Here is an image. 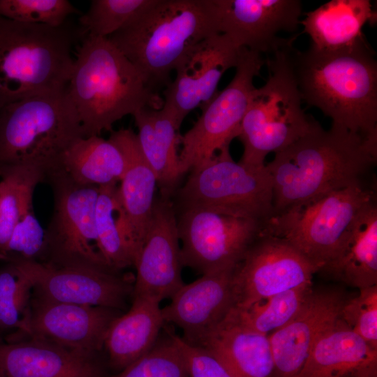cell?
<instances>
[{
  "label": "cell",
  "instance_id": "1",
  "mask_svg": "<svg viewBox=\"0 0 377 377\" xmlns=\"http://www.w3.org/2000/svg\"><path fill=\"white\" fill-rule=\"evenodd\" d=\"M376 160L377 140L320 126L265 165L272 180L274 214L329 192L367 184L364 177Z\"/></svg>",
  "mask_w": 377,
  "mask_h": 377
},
{
  "label": "cell",
  "instance_id": "2",
  "mask_svg": "<svg viewBox=\"0 0 377 377\" xmlns=\"http://www.w3.org/2000/svg\"><path fill=\"white\" fill-rule=\"evenodd\" d=\"M367 41L339 50L295 47L293 66L302 99L332 127L377 140V62Z\"/></svg>",
  "mask_w": 377,
  "mask_h": 377
},
{
  "label": "cell",
  "instance_id": "3",
  "mask_svg": "<svg viewBox=\"0 0 377 377\" xmlns=\"http://www.w3.org/2000/svg\"><path fill=\"white\" fill-rule=\"evenodd\" d=\"M219 33L216 0H154L108 38L158 93L171 82L182 57Z\"/></svg>",
  "mask_w": 377,
  "mask_h": 377
},
{
  "label": "cell",
  "instance_id": "4",
  "mask_svg": "<svg viewBox=\"0 0 377 377\" xmlns=\"http://www.w3.org/2000/svg\"><path fill=\"white\" fill-rule=\"evenodd\" d=\"M82 36L66 89L85 137L112 131L116 121L143 108H162L163 98L108 38Z\"/></svg>",
  "mask_w": 377,
  "mask_h": 377
},
{
  "label": "cell",
  "instance_id": "5",
  "mask_svg": "<svg viewBox=\"0 0 377 377\" xmlns=\"http://www.w3.org/2000/svg\"><path fill=\"white\" fill-rule=\"evenodd\" d=\"M286 38L265 61L268 78L253 90L238 138L244 147L239 161L264 166L271 152L281 151L320 125L302 108V96L293 66V41Z\"/></svg>",
  "mask_w": 377,
  "mask_h": 377
},
{
  "label": "cell",
  "instance_id": "6",
  "mask_svg": "<svg viewBox=\"0 0 377 377\" xmlns=\"http://www.w3.org/2000/svg\"><path fill=\"white\" fill-rule=\"evenodd\" d=\"M75 36L65 24L52 27L0 16V109L64 91L73 66Z\"/></svg>",
  "mask_w": 377,
  "mask_h": 377
},
{
  "label": "cell",
  "instance_id": "7",
  "mask_svg": "<svg viewBox=\"0 0 377 377\" xmlns=\"http://www.w3.org/2000/svg\"><path fill=\"white\" fill-rule=\"evenodd\" d=\"M84 137L66 89L11 103L0 109V170L27 166L45 175Z\"/></svg>",
  "mask_w": 377,
  "mask_h": 377
},
{
  "label": "cell",
  "instance_id": "8",
  "mask_svg": "<svg viewBox=\"0 0 377 377\" xmlns=\"http://www.w3.org/2000/svg\"><path fill=\"white\" fill-rule=\"evenodd\" d=\"M171 200L175 209L205 208L263 225L274 214L272 180L265 165L253 168L235 162L229 147L191 170Z\"/></svg>",
  "mask_w": 377,
  "mask_h": 377
},
{
  "label": "cell",
  "instance_id": "9",
  "mask_svg": "<svg viewBox=\"0 0 377 377\" xmlns=\"http://www.w3.org/2000/svg\"><path fill=\"white\" fill-rule=\"evenodd\" d=\"M375 199L367 184L334 191L274 213L263 230L286 241L321 269L334 257L360 212Z\"/></svg>",
  "mask_w": 377,
  "mask_h": 377
},
{
  "label": "cell",
  "instance_id": "10",
  "mask_svg": "<svg viewBox=\"0 0 377 377\" xmlns=\"http://www.w3.org/2000/svg\"><path fill=\"white\" fill-rule=\"evenodd\" d=\"M44 182L52 191L53 211L45 229L40 263L112 269L98 248L96 207L99 187L80 184L61 168L47 173Z\"/></svg>",
  "mask_w": 377,
  "mask_h": 377
},
{
  "label": "cell",
  "instance_id": "11",
  "mask_svg": "<svg viewBox=\"0 0 377 377\" xmlns=\"http://www.w3.org/2000/svg\"><path fill=\"white\" fill-rule=\"evenodd\" d=\"M265 61L261 54L240 47L235 73L230 82L202 108L195 124L179 135V154L182 175L209 161L238 135L250 97L253 79Z\"/></svg>",
  "mask_w": 377,
  "mask_h": 377
},
{
  "label": "cell",
  "instance_id": "12",
  "mask_svg": "<svg viewBox=\"0 0 377 377\" xmlns=\"http://www.w3.org/2000/svg\"><path fill=\"white\" fill-rule=\"evenodd\" d=\"M175 209L182 265L202 275L235 268L264 227L205 208Z\"/></svg>",
  "mask_w": 377,
  "mask_h": 377
},
{
  "label": "cell",
  "instance_id": "13",
  "mask_svg": "<svg viewBox=\"0 0 377 377\" xmlns=\"http://www.w3.org/2000/svg\"><path fill=\"white\" fill-rule=\"evenodd\" d=\"M320 269L286 241L263 228L233 272L234 306L245 307L312 283Z\"/></svg>",
  "mask_w": 377,
  "mask_h": 377
},
{
  "label": "cell",
  "instance_id": "14",
  "mask_svg": "<svg viewBox=\"0 0 377 377\" xmlns=\"http://www.w3.org/2000/svg\"><path fill=\"white\" fill-rule=\"evenodd\" d=\"M10 263L29 279L34 295L50 301L121 311L129 296L133 297L135 279L121 272L38 262Z\"/></svg>",
  "mask_w": 377,
  "mask_h": 377
},
{
  "label": "cell",
  "instance_id": "15",
  "mask_svg": "<svg viewBox=\"0 0 377 377\" xmlns=\"http://www.w3.org/2000/svg\"><path fill=\"white\" fill-rule=\"evenodd\" d=\"M114 309L58 302L32 295L22 331L10 342L24 339L68 350L98 355L106 332L121 313Z\"/></svg>",
  "mask_w": 377,
  "mask_h": 377
},
{
  "label": "cell",
  "instance_id": "16",
  "mask_svg": "<svg viewBox=\"0 0 377 377\" xmlns=\"http://www.w3.org/2000/svg\"><path fill=\"white\" fill-rule=\"evenodd\" d=\"M239 49L226 35H212L193 46L175 69V77L163 92L162 108L177 130L185 117L202 109L218 93L224 73L237 66Z\"/></svg>",
  "mask_w": 377,
  "mask_h": 377
},
{
  "label": "cell",
  "instance_id": "17",
  "mask_svg": "<svg viewBox=\"0 0 377 377\" xmlns=\"http://www.w3.org/2000/svg\"><path fill=\"white\" fill-rule=\"evenodd\" d=\"M134 267L136 276L133 297L159 302L171 299L185 284L175 209L171 198H155L144 244Z\"/></svg>",
  "mask_w": 377,
  "mask_h": 377
},
{
  "label": "cell",
  "instance_id": "18",
  "mask_svg": "<svg viewBox=\"0 0 377 377\" xmlns=\"http://www.w3.org/2000/svg\"><path fill=\"white\" fill-rule=\"evenodd\" d=\"M219 33L238 47L272 54L286 38L281 31L297 30L302 14L300 0H216Z\"/></svg>",
  "mask_w": 377,
  "mask_h": 377
},
{
  "label": "cell",
  "instance_id": "19",
  "mask_svg": "<svg viewBox=\"0 0 377 377\" xmlns=\"http://www.w3.org/2000/svg\"><path fill=\"white\" fill-rule=\"evenodd\" d=\"M345 296L335 290H312L297 314L269 337L273 377H295L318 337L339 318Z\"/></svg>",
  "mask_w": 377,
  "mask_h": 377
},
{
  "label": "cell",
  "instance_id": "20",
  "mask_svg": "<svg viewBox=\"0 0 377 377\" xmlns=\"http://www.w3.org/2000/svg\"><path fill=\"white\" fill-rule=\"evenodd\" d=\"M234 269L202 275L184 284L161 309L165 323H172L184 333L186 342L195 344L219 323L235 305Z\"/></svg>",
  "mask_w": 377,
  "mask_h": 377
},
{
  "label": "cell",
  "instance_id": "21",
  "mask_svg": "<svg viewBox=\"0 0 377 377\" xmlns=\"http://www.w3.org/2000/svg\"><path fill=\"white\" fill-rule=\"evenodd\" d=\"M0 377H107L98 355L31 339L0 341Z\"/></svg>",
  "mask_w": 377,
  "mask_h": 377
},
{
  "label": "cell",
  "instance_id": "22",
  "mask_svg": "<svg viewBox=\"0 0 377 377\" xmlns=\"http://www.w3.org/2000/svg\"><path fill=\"white\" fill-rule=\"evenodd\" d=\"M295 377H377V349L339 317L318 337Z\"/></svg>",
  "mask_w": 377,
  "mask_h": 377
},
{
  "label": "cell",
  "instance_id": "23",
  "mask_svg": "<svg viewBox=\"0 0 377 377\" xmlns=\"http://www.w3.org/2000/svg\"><path fill=\"white\" fill-rule=\"evenodd\" d=\"M192 345L211 353L233 377H273L269 337L244 327L228 315Z\"/></svg>",
  "mask_w": 377,
  "mask_h": 377
},
{
  "label": "cell",
  "instance_id": "24",
  "mask_svg": "<svg viewBox=\"0 0 377 377\" xmlns=\"http://www.w3.org/2000/svg\"><path fill=\"white\" fill-rule=\"evenodd\" d=\"M357 214L334 257L318 272L358 289L377 285V206Z\"/></svg>",
  "mask_w": 377,
  "mask_h": 377
},
{
  "label": "cell",
  "instance_id": "25",
  "mask_svg": "<svg viewBox=\"0 0 377 377\" xmlns=\"http://www.w3.org/2000/svg\"><path fill=\"white\" fill-rule=\"evenodd\" d=\"M160 303L151 298L134 296L129 310L112 322L103 348L112 368L121 371L154 346L165 325Z\"/></svg>",
  "mask_w": 377,
  "mask_h": 377
},
{
  "label": "cell",
  "instance_id": "26",
  "mask_svg": "<svg viewBox=\"0 0 377 377\" xmlns=\"http://www.w3.org/2000/svg\"><path fill=\"white\" fill-rule=\"evenodd\" d=\"M109 139L124 155L126 168L120 180L119 193L134 235L142 247L151 217L156 175L140 149L137 134L130 128L111 131Z\"/></svg>",
  "mask_w": 377,
  "mask_h": 377
},
{
  "label": "cell",
  "instance_id": "27",
  "mask_svg": "<svg viewBox=\"0 0 377 377\" xmlns=\"http://www.w3.org/2000/svg\"><path fill=\"white\" fill-rule=\"evenodd\" d=\"M133 116L140 149L156 175L160 195L172 199L183 176L177 153L178 130L174 121L162 108L145 107Z\"/></svg>",
  "mask_w": 377,
  "mask_h": 377
},
{
  "label": "cell",
  "instance_id": "28",
  "mask_svg": "<svg viewBox=\"0 0 377 377\" xmlns=\"http://www.w3.org/2000/svg\"><path fill=\"white\" fill-rule=\"evenodd\" d=\"M305 15L300 24L311 46L326 51L348 48L364 39L362 27L376 16L369 0H332Z\"/></svg>",
  "mask_w": 377,
  "mask_h": 377
},
{
  "label": "cell",
  "instance_id": "29",
  "mask_svg": "<svg viewBox=\"0 0 377 377\" xmlns=\"http://www.w3.org/2000/svg\"><path fill=\"white\" fill-rule=\"evenodd\" d=\"M99 253L111 269L134 266L141 250L122 205L117 184L99 186L96 207Z\"/></svg>",
  "mask_w": 377,
  "mask_h": 377
},
{
  "label": "cell",
  "instance_id": "30",
  "mask_svg": "<svg viewBox=\"0 0 377 377\" xmlns=\"http://www.w3.org/2000/svg\"><path fill=\"white\" fill-rule=\"evenodd\" d=\"M126 168V159L119 147L99 135L76 140L64 154L60 165L76 182L98 187L117 184Z\"/></svg>",
  "mask_w": 377,
  "mask_h": 377
},
{
  "label": "cell",
  "instance_id": "31",
  "mask_svg": "<svg viewBox=\"0 0 377 377\" xmlns=\"http://www.w3.org/2000/svg\"><path fill=\"white\" fill-rule=\"evenodd\" d=\"M312 290V283H306L245 307L232 306L227 315L244 327L269 336L297 314Z\"/></svg>",
  "mask_w": 377,
  "mask_h": 377
},
{
  "label": "cell",
  "instance_id": "32",
  "mask_svg": "<svg viewBox=\"0 0 377 377\" xmlns=\"http://www.w3.org/2000/svg\"><path fill=\"white\" fill-rule=\"evenodd\" d=\"M0 252L6 246L13 231L22 219L33 209L36 186L44 182L39 170L13 166L0 170Z\"/></svg>",
  "mask_w": 377,
  "mask_h": 377
},
{
  "label": "cell",
  "instance_id": "33",
  "mask_svg": "<svg viewBox=\"0 0 377 377\" xmlns=\"http://www.w3.org/2000/svg\"><path fill=\"white\" fill-rule=\"evenodd\" d=\"M33 295L29 279L14 265L0 267V337L8 339L24 326Z\"/></svg>",
  "mask_w": 377,
  "mask_h": 377
},
{
  "label": "cell",
  "instance_id": "34",
  "mask_svg": "<svg viewBox=\"0 0 377 377\" xmlns=\"http://www.w3.org/2000/svg\"><path fill=\"white\" fill-rule=\"evenodd\" d=\"M110 377H189L175 334L166 330L143 356Z\"/></svg>",
  "mask_w": 377,
  "mask_h": 377
},
{
  "label": "cell",
  "instance_id": "35",
  "mask_svg": "<svg viewBox=\"0 0 377 377\" xmlns=\"http://www.w3.org/2000/svg\"><path fill=\"white\" fill-rule=\"evenodd\" d=\"M154 0H92L88 10L79 18L81 36L108 38Z\"/></svg>",
  "mask_w": 377,
  "mask_h": 377
},
{
  "label": "cell",
  "instance_id": "36",
  "mask_svg": "<svg viewBox=\"0 0 377 377\" xmlns=\"http://www.w3.org/2000/svg\"><path fill=\"white\" fill-rule=\"evenodd\" d=\"M77 13L67 0H0V16L22 23L59 27Z\"/></svg>",
  "mask_w": 377,
  "mask_h": 377
},
{
  "label": "cell",
  "instance_id": "37",
  "mask_svg": "<svg viewBox=\"0 0 377 377\" xmlns=\"http://www.w3.org/2000/svg\"><path fill=\"white\" fill-rule=\"evenodd\" d=\"M45 229L33 209L15 226L12 235L0 252V260L5 263H42L45 253Z\"/></svg>",
  "mask_w": 377,
  "mask_h": 377
},
{
  "label": "cell",
  "instance_id": "38",
  "mask_svg": "<svg viewBox=\"0 0 377 377\" xmlns=\"http://www.w3.org/2000/svg\"><path fill=\"white\" fill-rule=\"evenodd\" d=\"M340 318L371 346L377 349V285L359 289L345 300Z\"/></svg>",
  "mask_w": 377,
  "mask_h": 377
},
{
  "label": "cell",
  "instance_id": "39",
  "mask_svg": "<svg viewBox=\"0 0 377 377\" xmlns=\"http://www.w3.org/2000/svg\"><path fill=\"white\" fill-rule=\"evenodd\" d=\"M175 338L184 354L189 377H233L211 353L186 342L177 334Z\"/></svg>",
  "mask_w": 377,
  "mask_h": 377
},
{
  "label": "cell",
  "instance_id": "40",
  "mask_svg": "<svg viewBox=\"0 0 377 377\" xmlns=\"http://www.w3.org/2000/svg\"><path fill=\"white\" fill-rule=\"evenodd\" d=\"M3 341V339L0 337V341Z\"/></svg>",
  "mask_w": 377,
  "mask_h": 377
}]
</instances>
